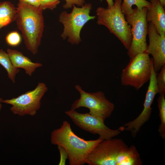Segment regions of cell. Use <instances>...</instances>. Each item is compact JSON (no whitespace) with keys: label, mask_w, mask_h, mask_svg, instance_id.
<instances>
[{"label":"cell","mask_w":165,"mask_h":165,"mask_svg":"<svg viewBox=\"0 0 165 165\" xmlns=\"http://www.w3.org/2000/svg\"><path fill=\"white\" fill-rule=\"evenodd\" d=\"M48 90L43 82H38L35 89L25 92L18 97L2 100V102L11 105L10 110L14 114L23 116L35 115L41 106V101Z\"/></svg>","instance_id":"cell-9"},{"label":"cell","mask_w":165,"mask_h":165,"mask_svg":"<svg viewBox=\"0 0 165 165\" xmlns=\"http://www.w3.org/2000/svg\"><path fill=\"white\" fill-rule=\"evenodd\" d=\"M159 73L157 75L156 82L158 94H165V65L163 66Z\"/></svg>","instance_id":"cell-20"},{"label":"cell","mask_w":165,"mask_h":165,"mask_svg":"<svg viewBox=\"0 0 165 165\" xmlns=\"http://www.w3.org/2000/svg\"><path fill=\"white\" fill-rule=\"evenodd\" d=\"M6 43L12 46L19 45L21 41L20 35L16 31H13L8 33L6 37Z\"/></svg>","instance_id":"cell-21"},{"label":"cell","mask_w":165,"mask_h":165,"mask_svg":"<svg viewBox=\"0 0 165 165\" xmlns=\"http://www.w3.org/2000/svg\"><path fill=\"white\" fill-rule=\"evenodd\" d=\"M7 53L13 66L17 68L24 69L25 73L30 76L32 75L37 68L42 66L41 63L32 62L29 58L18 50L8 49Z\"/></svg>","instance_id":"cell-14"},{"label":"cell","mask_w":165,"mask_h":165,"mask_svg":"<svg viewBox=\"0 0 165 165\" xmlns=\"http://www.w3.org/2000/svg\"><path fill=\"white\" fill-rule=\"evenodd\" d=\"M19 2L24 3L36 7H39V0H18Z\"/></svg>","instance_id":"cell-25"},{"label":"cell","mask_w":165,"mask_h":165,"mask_svg":"<svg viewBox=\"0 0 165 165\" xmlns=\"http://www.w3.org/2000/svg\"><path fill=\"white\" fill-rule=\"evenodd\" d=\"M158 106L159 110V116L160 123L158 131L160 136L165 139V95L160 94L157 99Z\"/></svg>","instance_id":"cell-19"},{"label":"cell","mask_w":165,"mask_h":165,"mask_svg":"<svg viewBox=\"0 0 165 165\" xmlns=\"http://www.w3.org/2000/svg\"><path fill=\"white\" fill-rule=\"evenodd\" d=\"M0 64L7 71L9 78L15 83V76L20 69L13 66L8 54L2 49L0 50Z\"/></svg>","instance_id":"cell-17"},{"label":"cell","mask_w":165,"mask_h":165,"mask_svg":"<svg viewBox=\"0 0 165 165\" xmlns=\"http://www.w3.org/2000/svg\"><path fill=\"white\" fill-rule=\"evenodd\" d=\"M51 142L63 148L67 152L70 165H83L89 153L100 142L96 140H86L74 133L71 125L67 121L61 127L53 130L51 134Z\"/></svg>","instance_id":"cell-1"},{"label":"cell","mask_w":165,"mask_h":165,"mask_svg":"<svg viewBox=\"0 0 165 165\" xmlns=\"http://www.w3.org/2000/svg\"><path fill=\"white\" fill-rule=\"evenodd\" d=\"M16 8L9 1L0 2V30L13 22L16 20Z\"/></svg>","instance_id":"cell-16"},{"label":"cell","mask_w":165,"mask_h":165,"mask_svg":"<svg viewBox=\"0 0 165 165\" xmlns=\"http://www.w3.org/2000/svg\"><path fill=\"white\" fill-rule=\"evenodd\" d=\"M108 5V7H112L114 5L113 0H106Z\"/></svg>","instance_id":"cell-26"},{"label":"cell","mask_w":165,"mask_h":165,"mask_svg":"<svg viewBox=\"0 0 165 165\" xmlns=\"http://www.w3.org/2000/svg\"><path fill=\"white\" fill-rule=\"evenodd\" d=\"M75 88L79 93L80 97L72 104L71 109L86 108L89 109L90 114L104 121L110 116L115 108V105L107 99L103 92H86L79 85H76Z\"/></svg>","instance_id":"cell-6"},{"label":"cell","mask_w":165,"mask_h":165,"mask_svg":"<svg viewBox=\"0 0 165 165\" xmlns=\"http://www.w3.org/2000/svg\"><path fill=\"white\" fill-rule=\"evenodd\" d=\"M160 2L161 5L164 7L165 6V0H159Z\"/></svg>","instance_id":"cell-27"},{"label":"cell","mask_w":165,"mask_h":165,"mask_svg":"<svg viewBox=\"0 0 165 165\" xmlns=\"http://www.w3.org/2000/svg\"><path fill=\"white\" fill-rule=\"evenodd\" d=\"M151 5L147 8L146 18L148 23L151 22L155 26L157 32L165 35V11L159 0H150Z\"/></svg>","instance_id":"cell-13"},{"label":"cell","mask_w":165,"mask_h":165,"mask_svg":"<svg viewBox=\"0 0 165 165\" xmlns=\"http://www.w3.org/2000/svg\"><path fill=\"white\" fill-rule=\"evenodd\" d=\"M65 3L63 5V7L66 9L71 8L74 5L82 6L85 3V0H64Z\"/></svg>","instance_id":"cell-23"},{"label":"cell","mask_w":165,"mask_h":165,"mask_svg":"<svg viewBox=\"0 0 165 165\" xmlns=\"http://www.w3.org/2000/svg\"><path fill=\"white\" fill-rule=\"evenodd\" d=\"M39 7L43 10L46 9L53 10L60 3L59 0H39Z\"/></svg>","instance_id":"cell-22"},{"label":"cell","mask_w":165,"mask_h":165,"mask_svg":"<svg viewBox=\"0 0 165 165\" xmlns=\"http://www.w3.org/2000/svg\"><path fill=\"white\" fill-rule=\"evenodd\" d=\"M116 165H141L142 161L135 146H127L118 154L116 159Z\"/></svg>","instance_id":"cell-15"},{"label":"cell","mask_w":165,"mask_h":165,"mask_svg":"<svg viewBox=\"0 0 165 165\" xmlns=\"http://www.w3.org/2000/svg\"><path fill=\"white\" fill-rule=\"evenodd\" d=\"M151 3L146 0H123L121 3V8L122 12L125 15L131 14L133 12L132 8L133 5H135L139 10H141L144 7L147 8L151 6Z\"/></svg>","instance_id":"cell-18"},{"label":"cell","mask_w":165,"mask_h":165,"mask_svg":"<svg viewBox=\"0 0 165 165\" xmlns=\"http://www.w3.org/2000/svg\"><path fill=\"white\" fill-rule=\"evenodd\" d=\"M65 113L79 127L92 134H98L99 138L103 140L113 138L124 130L123 126L116 130L110 128L105 124V121L89 112L82 113L71 109Z\"/></svg>","instance_id":"cell-8"},{"label":"cell","mask_w":165,"mask_h":165,"mask_svg":"<svg viewBox=\"0 0 165 165\" xmlns=\"http://www.w3.org/2000/svg\"><path fill=\"white\" fill-rule=\"evenodd\" d=\"M121 0H115L111 7H99L96 10L97 23L106 27L128 50L132 41L131 26L122 11Z\"/></svg>","instance_id":"cell-3"},{"label":"cell","mask_w":165,"mask_h":165,"mask_svg":"<svg viewBox=\"0 0 165 165\" xmlns=\"http://www.w3.org/2000/svg\"><path fill=\"white\" fill-rule=\"evenodd\" d=\"M153 65L152 58L146 52L137 54L122 71V85L139 90L149 80Z\"/></svg>","instance_id":"cell-5"},{"label":"cell","mask_w":165,"mask_h":165,"mask_svg":"<svg viewBox=\"0 0 165 165\" xmlns=\"http://www.w3.org/2000/svg\"><path fill=\"white\" fill-rule=\"evenodd\" d=\"M3 99L1 97H0V110H1L2 105L1 103L2 102Z\"/></svg>","instance_id":"cell-28"},{"label":"cell","mask_w":165,"mask_h":165,"mask_svg":"<svg viewBox=\"0 0 165 165\" xmlns=\"http://www.w3.org/2000/svg\"><path fill=\"white\" fill-rule=\"evenodd\" d=\"M128 146L120 138L103 140L89 153L86 163L89 165H116L119 153Z\"/></svg>","instance_id":"cell-10"},{"label":"cell","mask_w":165,"mask_h":165,"mask_svg":"<svg viewBox=\"0 0 165 165\" xmlns=\"http://www.w3.org/2000/svg\"><path fill=\"white\" fill-rule=\"evenodd\" d=\"M133 9L131 14L125 16V19L131 26L132 41L127 52L130 59L138 53L145 52L148 46V23L146 18L147 8L144 7L139 10L136 7Z\"/></svg>","instance_id":"cell-7"},{"label":"cell","mask_w":165,"mask_h":165,"mask_svg":"<svg viewBox=\"0 0 165 165\" xmlns=\"http://www.w3.org/2000/svg\"><path fill=\"white\" fill-rule=\"evenodd\" d=\"M148 34L149 44L145 52L152 56L153 69L157 73L165 65V35H159L151 22L148 24Z\"/></svg>","instance_id":"cell-12"},{"label":"cell","mask_w":165,"mask_h":165,"mask_svg":"<svg viewBox=\"0 0 165 165\" xmlns=\"http://www.w3.org/2000/svg\"><path fill=\"white\" fill-rule=\"evenodd\" d=\"M157 75V73L154 70L153 65L143 109L137 117L123 125L124 130L130 131L134 137H135L141 128L148 120L151 116L152 110V105L156 95L158 94L156 82Z\"/></svg>","instance_id":"cell-11"},{"label":"cell","mask_w":165,"mask_h":165,"mask_svg":"<svg viewBox=\"0 0 165 165\" xmlns=\"http://www.w3.org/2000/svg\"><path fill=\"white\" fill-rule=\"evenodd\" d=\"M16 9L17 24L22 32L26 47L35 55L41 44L43 31V10L39 7L20 2Z\"/></svg>","instance_id":"cell-2"},{"label":"cell","mask_w":165,"mask_h":165,"mask_svg":"<svg viewBox=\"0 0 165 165\" xmlns=\"http://www.w3.org/2000/svg\"><path fill=\"white\" fill-rule=\"evenodd\" d=\"M91 9L90 3L85 4L80 7L74 5L70 13L64 11L60 14L59 20L64 26L61 35L63 39L68 38V42L72 45H78L81 41L80 34L82 29L88 21L96 17L90 15Z\"/></svg>","instance_id":"cell-4"},{"label":"cell","mask_w":165,"mask_h":165,"mask_svg":"<svg viewBox=\"0 0 165 165\" xmlns=\"http://www.w3.org/2000/svg\"><path fill=\"white\" fill-rule=\"evenodd\" d=\"M60 155L61 158L59 165H65L66 160L68 159V155L65 150L62 147L58 146Z\"/></svg>","instance_id":"cell-24"}]
</instances>
